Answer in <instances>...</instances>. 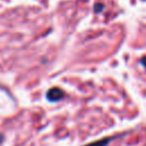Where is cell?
Masks as SVG:
<instances>
[{
	"label": "cell",
	"mask_w": 146,
	"mask_h": 146,
	"mask_svg": "<svg viewBox=\"0 0 146 146\" xmlns=\"http://www.w3.org/2000/svg\"><path fill=\"white\" fill-rule=\"evenodd\" d=\"M46 97L49 102H58L64 97V91L60 88H51L48 90Z\"/></svg>",
	"instance_id": "cell-1"
},
{
	"label": "cell",
	"mask_w": 146,
	"mask_h": 146,
	"mask_svg": "<svg viewBox=\"0 0 146 146\" xmlns=\"http://www.w3.org/2000/svg\"><path fill=\"white\" fill-rule=\"evenodd\" d=\"M114 138H116V137H106V138H102V139H99V140H95V141H92V143H89V144H87V145H84V146H107Z\"/></svg>",
	"instance_id": "cell-2"
},
{
	"label": "cell",
	"mask_w": 146,
	"mask_h": 146,
	"mask_svg": "<svg viewBox=\"0 0 146 146\" xmlns=\"http://www.w3.org/2000/svg\"><path fill=\"white\" fill-rule=\"evenodd\" d=\"M102 8H104V6H103V5H100V3H96V5H95V11H96V13H98V11L103 10Z\"/></svg>",
	"instance_id": "cell-3"
},
{
	"label": "cell",
	"mask_w": 146,
	"mask_h": 146,
	"mask_svg": "<svg viewBox=\"0 0 146 146\" xmlns=\"http://www.w3.org/2000/svg\"><path fill=\"white\" fill-rule=\"evenodd\" d=\"M141 64H143V65L146 67V57H144V58L141 59Z\"/></svg>",
	"instance_id": "cell-4"
},
{
	"label": "cell",
	"mask_w": 146,
	"mask_h": 146,
	"mask_svg": "<svg viewBox=\"0 0 146 146\" xmlns=\"http://www.w3.org/2000/svg\"><path fill=\"white\" fill-rule=\"evenodd\" d=\"M2 140H3V136L0 133V145H1V143H2Z\"/></svg>",
	"instance_id": "cell-5"
}]
</instances>
